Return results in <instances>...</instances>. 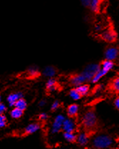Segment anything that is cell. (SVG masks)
<instances>
[{
	"instance_id": "cell-1",
	"label": "cell",
	"mask_w": 119,
	"mask_h": 149,
	"mask_svg": "<svg viewBox=\"0 0 119 149\" xmlns=\"http://www.w3.org/2000/svg\"><path fill=\"white\" fill-rule=\"evenodd\" d=\"M82 125L88 133L96 128L98 125V118L94 109L89 110L84 113L82 118Z\"/></svg>"
},
{
	"instance_id": "cell-2",
	"label": "cell",
	"mask_w": 119,
	"mask_h": 149,
	"mask_svg": "<svg viewBox=\"0 0 119 149\" xmlns=\"http://www.w3.org/2000/svg\"><path fill=\"white\" fill-rule=\"evenodd\" d=\"M113 144V139L111 136L101 133L96 136L92 141V145L94 148L107 149Z\"/></svg>"
},
{
	"instance_id": "cell-3",
	"label": "cell",
	"mask_w": 119,
	"mask_h": 149,
	"mask_svg": "<svg viewBox=\"0 0 119 149\" xmlns=\"http://www.w3.org/2000/svg\"><path fill=\"white\" fill-rule=\"evenodd\" d=\"M100 69H101L100 64L91 63V64L88 65L87 66L84 68V70H83V72H81V74H82L83 77H85L86 82H91L92 79L94 78V76L96 75V74L100 70Z\"/></svg>"
},
{
	"instance_id": "cell-4",
	"label": "cell",
	"mask_w": 119,
	"mask_h": 149,
	"mask_svg": "<svg viewBox=\"0 0 119 149\" xmlns=\"http://www.w3.org/2000/svg\"><path fill=\"white\" fill-rule=\"evenodd\" d=\"M100 38L108 43H114L117 40V33L113 28L109 27L103 30L99 35Z\"/></svg>"
},
{
	"instance_id": "cell-5",
	"label": "cell",
	"mask_w": 119,
	"mask_h": 149,
	"mask_svg": "<svg viewBox=\"0 0 119 149\" xmlns=\"http://www.w3.org/2000/svg\"><path fill=\"white\" fill-rule=\"evenodd\" d=\"M105 60L114 62L119 57V47L116 45H109L106 48L104 52Z\"/></svg>"
},
{
	"instance_id": "cell-6",
	"label": "cell",
	"mask_w": 119,
	"mask_h": 149,
	"mask_svg": "<svg viewBox=\"0 0 119 149\" xmlns=\"http://www.w3.org/2000/svg\"><path fill=\"white\" fill-rule=\"evenodd\" d=\"M65 119L66 118L63 115H58L55 118L52 127V133H57L62 130V125Z\"/></svg>"
},
{
	"instance_id": "cell-7",
	"label": "cell",
	"mask_w": 119,
	"mask_h": 149,
	"mask_svg": "<svg viewBox=\"0 0 119 149\" xmlns=\"http://www.w3.org/2000/svg\"><path fill=\"white\" fill-rule=\"evenodd\" d=\"M76 129V123L72 118H66L62 125L64 133H74Z\"/></svg>"
},
{
	"instance_id": "cell-8",
	"label": "cell",
	"mask_w": 119,
	"mask_h": 149,
	"mask_svg": "<svg viewBox=\"0 0 119 149\" xmlns=\"http://www.w3.org/2000/svg\"><path fill=\"white\" fill-rule=\"evenodd\" d=\"M69 80L70 83L74 86H75L76 88L79 86V85H83L86 82V79L81 73L72 74V75L70 76Z\"/></svg>"
},
{
	"instance_id": "cell-9",
	"label": "cell",
	"mask_w": 119,
	"mask_h": 149,
	"mask_svg": "<svg viewBox=\"0 0 119 149\" xmlns=\"http://www.w3.org/2000/svg\"><path fill=\"white\" fill-rule=\"evenodd\" d=\"M89 139H90L89 133H88L86 131L81 132V133H80L77 136L76 142L81 146H86L89 143Z\"/></svg>"
},
{
	"instance_id": "cell-10",
	"label": "cell",
	"mask_w": 119,
	"mask_h": 149,
	"mask_svg": "<svg viewBox=\"0 0 119 149\" xmlns=\"http://www.w3.org/2000/svg\"><path fill=\"white\" fill-rule=\"evenodd\" d=\"M23 97H24V95H23V93L21 92L11 93L10 95H9L8 97H7V101L9 102V106L14 107L16 102L19 99L23 98Z\"/></svg>"
},
{
	"instance_id": "cell-11",
	"label": "cell",
	"mask_w": 119,
	"mask_h": 149,
	"mask_svg": "<svg viewBox=\"0 0 119 149\" xmlns=\"http://www.w3.org/2000/svg\"><path fill=\"white\" fill-rule=\"evenodd\" d=\"M78 110H79V107L77 104H71L68 106L67 110H66V113H67L68 116L69 118H74L78 116Z\"/></svg>"
},
{
	"instance_id": "cell-12",
	"label": "cell",
	"mask_w": 119,
	"mask_h": 149,
	"mask_svg": "<svg viewBox=\"0 0 119 149\" xmlns=\"http://www.w3.org/2000/svg\"><path fill=\"white\" fill-rule=\"evenodd\" d=\"M41 128V125L39 123H32L28 125L24 129V134L26 136H29V135H32L39 130Z\"/></svg>"
},
{
	"instance_id": "cell-13",
	"label": "cell",
	"mask_w": 119,
	"mask_h": 149,
	"mask_svg": "<svg viewBox=\"0 0 119 149\" xmlns=\"http://www.w3.org/2000/svg\"><path fill=\"white\" fill-rule=\"evenodd\" d=\"M109 87L112 92L119 95V75L112 79L109 83Z\"/></svg>"
},
{
	"instance_id": "cell-14",
	"label": "cell",
	"mask_w": 119,
	"mask_h": 149,
	"mask_svg": "<svg viewBox=\"0 0 119 149\" xmlns=\"http://www.w3.org/2000/svg\"><path fill=\"white\" fill-rule=\"evenodd\" d=\"M102 4H103V1H99V0H92V1H91L89 8H90V9L93 12H94L95 14H98L101 12Z\"/></svg>"
},
{
	"instance_id": "cell-15",
	"label": "cell",
	"mask_w": 119,
	"mask_h": 149,
	"mask_svg": "<svg viewBox=\"0 0 119 149\" xmlns=\"http://www.w3.org/2000/svg\"><path fill=\"white\" fill-rule=\"evenodd\" d=\"M76 88L78 93L81 95V97H83V96H86L89 94V91H90V85L89 84L84 83L83 85L76 87Z\"/></svg>"
},
{
	"instance_id": "cell-16",
	"label": "cell",
	"mask_w": 119,
	"mask_h": 149,
	"mask_svg": "<svg viewBox=\"0 0 119 149\" xmlns=\"http://www.w3.org/2000/svg\"><path fill=\"white\" fill-rule=\"evenodd\" d=\"M57 82L54 78H49L46 83V89L49 93L56 90Z\"/></svg>"
},
{
	"instance_id": "cell-17",
	"label": "cell",
	"mask_w": 119,
	"mask_h": 149,
	"mask_svg": "<svg viewBox=\"0 0 119 149\" xmlns=\"http://www.w3.org/2000/svg\"><path fill=\"white\" fill-rule=\"evenodd\" d=\"M43 74L45 77H49V78H54V77L56 74V70L52 66H48L45 68Z\"/></svg>"
},
{
	"instance_id": "cell-18",
	"label": "cell",
	"mask_w": 119,
	"mask_h": 149,
	"mask_svg": "<svg viewBox=\"0 0 119 149\" xmlns=\"http://www.w3.org/2000/svg\"><path fill=\"white\" fill-rule=\"evenodd\" d=\"M114 65H115V63L114 62L110 61V60H104L101 62V63L100 64V66H101V68L102 69L105 70L107 72H109L111 71V70L113 68Z\"/></svg>"
},
{
	"instance_id": "cell-19",
	"label": "cell",
	"mask_w": 119,
	"mask_h": 149,
	"mask_svg": "<svg viewBox=\"0 0 119 149\" xmlns=\"http://www.w3.org/2000/svg\"><path fill=\"white\" fill-rule=\"evenodd\" d=\"M108 72H107V71L101 68V69H100V70L98 71L96 74V75L94 76V78L92 79L91 81V82L92 83H98V82L102 78V77H103L105 75H106V74H108Z\"/></svg>"
},
{
	"instance_id": "cell-20",
	"label": "cell",
	"mask_w": 119,
	"mask_h": 149,
	"mask_svg": "<svg viewBox=\"0 0 119 149\" xmlns=\"http://www.w3.org/2000/svg\"><path fill=\"white\" fill-rule=\"evenodd\" d=\"M27 101H26L24 98L19 99L14 105V108H18V109L21 110V111L23 112L27 109Z\"/></svg>"
},
{
	"instance_id": "cell-21",
	"label": "cell",
	"mask_w": 119,
	"mask_h": 149,
	"mask_svg": "<svg viewBox=\"0 0 119 149\" xmlns=\"http://www.w3.org/2000/svg\"><path fill=\"white\" fill-rule=\"evenodd\" d=\"M64 138L68 142L75 143L76 142L77 136L75 133H64Z\"/></svg>"
},
{
	"instance_id": "cell-22",
	"label": "cell",
	"mask_w": 119,
	"mask_h": 149,
	"mask_svg": "<svg viewBox=\"0 0 119 149\" xmlns=\"http://www.w3.org/2000/svg\"><path fill=\"white\" fill-rule=\"evenodd\" d=\"M23 113L24 112L21 111V110L18 109V108H14V109H12L10 112V116L12 118L14 119H19L23 116Z\"/></svg>"
},
{
	"instance_id": "cell-23",
	"label": "cell",
	"mask_w": 119,
	"mask_h": 149,
	"mask_svg": "<svg viewBox=\"0 0 119 149\" xmlns=\"http://www.w3.org/2000/svg\"><path fill=\"white\" fill-rule=\"evenodd\" d=\"M69 95H70V97L74 100H78L81 98V95L78 93L76 88H72V90H70V91H69Z\"/></svg>"
},
{
	"instance_id": "cell-24",
	"label": "cell",
	"mask_w": 119,
	"mask_h": 149,
	"mask_svg": "<svg viewBox=\"0 0 119 149\" xmlns=\"http://www.w3.org/2000/svg\"><path fill=\"white\" fill-rule=\"evenodd\" d=\"M28 74H29V75L30 77H32V78H36V77H39L40 75V72H39L38 70L34 68H32L30 69H29Z\"/></svg>"
},
{
	"instance_id": "cell-25",
	"label": "cell",
	"mask_w": 119,
	"mask_h": 149,
	"mask_svg": "<svg viewBox=\"0 0 119 149\" xmlns=\"http://www.w3.org/2000/svg\"><path fill=\"white\" fill-rule=\"evenodd\" d=\"M7 119L4 115H1L0 116V128H4L7 125Z\"/></svg>"
},
{
	"instance_id": "cell-26",
	"label": "cell",
	"mask_w": 119,
	"mask_h": 149,
	"mask_svg": "<svg viewBox=\"0 0 119 149\" xmlns=\"http://www.w3.org/2000/svg\"><path fill=\"white\" fill-rule=\"evenodd\" d=\"M60 105H61L60 102L58 101V100H55V101L52 103V107H51V111H52V112L56 111V110H58V108H59Z\"/></svg>"
},
{
	"instance_id": "cell-27",
	"label": "cell",
	"mask_w": 119,
	"mask_h": 149,
	"mask_svg": "<svg viewBox=\"0 0 119 149\" xmlns=\"http://www.w3.org/2000/svg\"><path fill=\"white\" fill-rule=\"evenodd\" d=\"M6 111H7V107H6V105L4 103L0 102V116L1 115H4V113H5Z\"/></svg>"
},
{
	"instance_id": "cell-28",
	"label": "cell",
	"mask_w": 119,
	"mask_h": 149,
	"mask_svg": "<svg viewBox=\"0 0 119 149\" xmlns=\"http://www.w3.org/2000/svg\"><path fill=\"white\" fill-rule=\"evenodd\" d=\"M39 118L40 120H46L48 119V115L46 113H40L39 116Z\"/></svg>"
},
{
	"instance_id": "cell-29",
	"label": "cell",
	"mask_w": 119,
	"mask_h": 149,
	"mask_svg": "<svg viewBox=\"0 0 119 149\" xmlns=\"http://www.w3.org/2000/svg\"><path fill=\"white\" fill-rule=\"evenodd\" d=\"M94 30L96 32H102L103 30V26L101 25V24H96L94 27Z\"/></svg>"
},
{
	"instance_id": "cell-30",
	"label": "cell",
	"mask_w": 119,
	"mask_h": 149,
	"mask_svg": "<svg viewBox=\"0 0 119 149\" xmlns=\"http://www.w3.org/2000/svg\"><path fill=\"white\" fill-rule=\"evenodd\" d=\"M81 4H82L83 7L89 8L91 4V0H83V1H81Z\"/></svg>"
},
{
	"instance_id": "cell-31",
	"label": "cell",
	"mask_w": 119,
	"mask_h": 149,
	"mask_svg": "<svg viewBox=\"0 0 119 149\" xmlns=\"http://www.w3.org/2000/svg\"><path fill=\"white\" fill-rule=\"evenodd\" d=\"M113 104H114V106L116 107V108L119 111V95L117 96V97L115 98Z\"/></svg>"
},
{
	"instance_id": "cell-32",
	"label": "cell",
	"mask_w": 119,
	"mask_h": 149,
	"mask_svg": "<svg viewBox=\"0 0 119 149\" xmlns=\"http://www.w3.org/2000/svg\"><path fill=\"white\" fill-rule=\"evenodd\" d=\"M45 104H46V101L44 100H41V101L39 102V106L42 107V106H44V105H45Z\"/></svg>"
},
{
	"instance_id": "cell-33",
	"label": "cell",
	"mask_w": 119,
	"mask_h": 149,
	"mask_svg": "<svg viewBox=\"0 0 119 149\" xmlns=\"http://www.w3.org/2000/svg\"><path fill=\"white\" fill-rule=\"evenodd\" d=\"M0 102H1V97H0Z\"/></svg>"
},
{
	"instance_id": "cell-34",
	"label": "cell",
	"mask_w": 119,
	"mask_h": 149,
	"mask_svg": "<svg viewBox=\"0 0 119 149\" xmlns=\"http://www.w3.org/2000/svg\"><path fill=\"white\" fill-rule=\"evenodd\" d=\"M59 149H66V148H59Z\"/></svg>"
},
{
	"instance_id": "cell-35",
	"label": "cell",
	"mask_w": 119,
	"mask_h": 149,
	"mask_svg": "<svg viewBox=\"0 0 119 149\" xmlns=\"http://www.w3.org/2000/svg\"><path fill=\"white\" fill-rule=\"evenodd\" d=\"M91 149H97V148H91Z\"/></svg>"
},
{
	"instance_id": "cell-36",
	"label": "cell",
	"mask_w": 119,
	"mask_h": 149,
	"mask_svg": "<svg viewBox=\"0 0 119 149\" xmlns=\"http://www.w3.org/2000/svg\"><path fill=\"white\" fill-rule=\"evenodd\" d=\"M118 149H119V148H118Z\"/></svg>"
}]
</instances>
